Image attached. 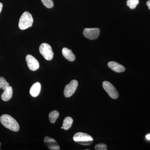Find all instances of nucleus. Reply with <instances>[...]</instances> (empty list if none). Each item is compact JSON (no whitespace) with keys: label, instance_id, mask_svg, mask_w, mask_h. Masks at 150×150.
<instances>
[{"label":"nucleus","instance_id":"nucleus-17","mask_svg":"<svg viewBox=\"0 0 150 150\" xmlns=\"http://www.w3.org/2000/svg\"><path fill=\"white\" fill-rule=\"evenodd\" d=\"M9 86V84L6 81L5 79L3 77H0V89L5 91Z\"/></svg>","mask_w":150,"mask_h":150},{"label":"nucleus","instance_id":"nucleus-13","mask_svg":"<svg viewBox=\"0 0 150 150\" xmlns=\"http://www.w3.org/2000/svg\"><path fill=\"white\" fill-rule=\"evenodd\" d=\"M13 96V88L11 86L4 91L1 96V98L4 101H8L11 99Z\"/></svg>","mask_w":150,"mask_h":150},{"label":"nucleus","instance_id":"nucleus-12","mask_svg":"<svg viewBox=\"0 0 150 150\" xmlns=\"http://www.w3.org/2000/svg\"><path fill=\"white\" fill-rule=\"evenodd\" d=\"M62 54L65 59L70 62H74L76 59L74 54H73L71 50H69L67 48H63Z\"/></svg>","mask_w":150,"mask_h":150},{"label":"nucleus","instance_id":"nucleus-20","mask_svg":"<svg viewBox=\"0 0 150 150\" xmlns=\"http://www.w3.org/2000/svg\"><path fill=\"white\" fill-rule=\"evenodd\" d=\"M147 6H148V8H149V9L150 10V0L148 1L146 3Z\"/></svg>","mask_w":150,"mask_h":150},{"label":"nucleus","instance_id":"nucleus-8","mask_svg":"<svg viewBox=\"0 0 150 150\" xmlns=\"http://www.w3.org/2000/svg\"><path fill=\"white\" fill-rule=\"evenodd\" d=\"M28 67L32 71H35L39 68V63L38 61L31 55H28L25 58Z\"/></svg>","mask_w":150,"mask_h":150},{"label":"nucleus","instance_id":"nucleus-1","mask_svg":"<svg viewBox=\"0 0 150 150\" xmlns=\"http://www.w3.org/2000/svg\"><path fill=\"white\" fill-rule=\"evenodd\" d=\"M0 121L3 126L11 131L17 132L19 130L20 126L17 121L10 115H2L0 117Z\"/></svg>","mask_w":150,"mask_h":150},{"label":"nucleus","instance_id":"nucleus-24","mask_svg":"<svg viewBox=\"0 0 150 150\" xmlns=\"http://www.w3.org/2000/svg\"><path fill=\"white\" fill-rule=\"evenodd\" d=\"M0 146H1V143H0Z\"/></svg>","mask_w":150,"mask_h":150},{"label":"nucleus","instance_id":"nucleus-6","mask_svg":"<svg viewBox=\"0 0 150 150\" xmlns=\"http://www.w3.org/2000/svg\"><path fill=\"white\" fill-rule=\"evenodd\" d=\"M78 86V82L76 80L71 81L69 83L65 86L64 90V95L65 97L71 96L76 90Z\"/></svg>","mask_w":150,"mask_h":150},{"label":"nucleus","instance_id":"nucleus-22","mask_svg":"<svg viewBox=\"0 0 150 150\" xmlns=\"http://www.w3.org/2000/svg\"><path fill=\"white\" fill-rule=\"evenodd\" d=\"M146 138L147 139L150 140V134H148V135H146Z\"/></svg>","mask_w":150,"mask_h":150},{"label":"nucleus","instance_id":"nucleus-9","mask_svg":"<svg viewBox=\"0 0 150 150\" xmlns=\"http://www.w3.org/2000/svg\"><path fill=\"white\" fill-rule=\"evenodd\" d=\"M44 143L50 150H60V147L56 140L51 137H45L44 139Z\"/></svg>","mask_w":150,"mask_h":150},{"label":"nucleus","instance_id":"nucleus-10","mask_svg":"<svg viewBox=\"0 0 150 150\" xmlns=\"http://www.w3.org/2000/svg\"><path fill=\"white\" fill-rule=\"evenodd\" d=\"M108 65L111 70L115 72H123L126 70V68H125V67L116 62H108Z\"/></svg>","mask_w":150,"mask_h":150},{"label":"nucleus","instance_id":"nucleus-18","mask_svg":"<svg viewBox=\"0 0 150 150\" xmlns=\"http://www.w3.org/2000/svg\"><path fill=\"white\" fill-rule=\"evenodd\" d=\"M43 5L48 8H51L54 6V2L52 0H41Z\"/></svg>","mask_w":150,"mask_h":150},{"label":"nucleus","instance_id":"nucleus-21","mask_svg":"<svg viewBox=\"0 0 150 150\" xmlns=\"http://www.w3.org/2000/svg\"><path fill=\"white\" fill-rule=\"evenodd\" d=\"M3 8V4L1 3H0V13H1V12Z\"/></svg>","mask_w":150,"mask_h":150},{"label":"nucleus","instance_id":"nucleus-14","mask_svg":"<svg viewBox=\"0 0 150 150\" xmlns=\"http://www.w3.org/2000/svg\"><path fill=\"white\" fill-rule=\"evenodd\" d=\"M73 119L71 117H67L64 119L63 126L65 130H68L71 127L73 123Z\"/></svg>","mask_w":150,"mask_h":150},{"label":"nucleus","instance_id":"nucleus-3","mask_svg":"<svg viewBox=\"0 0 150 150\" xmlns=\"http://www.w3.org/2000/svg\"><path fill=\"white\" fill-rule=\"evenodd\" d=\"M73 139L74 142L82 145H89L91 144L93 142L92 137L86 133L79 132L74 135Z\"/></svg>","mask_w":150,"mask_h":150},{"label":"nucleus","instance_id":"nucleus-23","mask_svg":"<svg viewBox=\"0 0 150 150\" xmlns=\"http://www.w3.org/2000/svg\"><path fill=\"white\" fill-rule=\"evenodd\" d=\"M62 129H64V127H63V126H62Z\"/></svg>","mask_w":150,"mask_h":150},{"label":"nucleus","instance_id":"nucleus-15","mask_svg":"<svg viewBox=\"0 0 150 150\" xmlns=\"http://www.w3.org/2000/svg\"><path fill=\"white\" fill-rule=\"evenodd\" d=\"M59 113L57 110H53L49 114V121L51 123H54L56 122L57 118H59Z\"/></svg>","mask_w":150,"mask_h":150},{"label":"nucleus","instance_id":"nucleus-7","mask_svg":"<svg viewBox=\"0 0 150 150\" xmlns=\"http://www.w3.org/2000/svg\"><path fill=\"white\" fill-rule=\"evenodd\" d=\"M100 33L98 28H86L84 29L83 34L85 37L90 40L97 39Z\"/></svg>","mask_w":150,"mask_h":150},{"label":"nucleus","instance_id":"nucleus-16","mask_svg":"<svg viewBox=\"0 0 150 150\" xmlns=\"http://www.w3.org/2000/svg\"><path fill=\"white\" fill-rule=\"evenodd\" d=\"M139 0H127L126 4L131 9H134L139 4Z\"/></svg>","mask_w":150,"mask_h":150},{"label":"nucleus","instance_id":"nucleus-19","mask_svg":"<svg viewBox=\"0 0 150 150\" xmlns=\"http://www.w3.org/2000/svg\"><path fill=\"white\" fill-rule=\"evenodd\" d=\"M95 149L96 150H107V147L105 144L101 143L96 145Z\"/></svg>","mask_w":150,"mask_h":150},{"label":"nucleus","instance_id":"nucleus-11","mask_svg":"<svg viewBox=\"0 0 150 150\" xmlns=\"http://www.w3.org/2000/svg\"><path fill=\"white\" fill-rule=\"evenodd\" d=\"M41 89V85L39 82H36L33 84L30 90V93L31 96L36 97L39 95Z\"/></svg>","mask_w":150,"mask_h":150},{"label":"nucleus","instance_id":"nucleus-5","mask_svg":"<svg viewBox=\"0 0 150 150\" xmlns=\"http://www.w3.org/2000/svg\"><path fill=\"white\" fill-rule=\"evenodd\" d=\"M103 87L111 98L114 99L118 98L119 96L118 92L115 87L110 82L107 81H105L103 83Z\"/></svg>","mask_w":150,"mask_h":150},{"label":"nucleus","instance_id":"nucleus-4","mask_svg":"<svg viewBox=\"0 0 150 150\" xmlns=\"http://www.w3.org/2000/svg\"><path fill=\"white\" fill-rule=\"evenodd\" d=\"M39 51L44 59L47 61H51L54 57V52L51 46L48 43L41 44L39 47Z\"/></svg>","mask_w":150,"mask_h":150},{"label":"nucleus","instance_id":"nucleus-2","mask_svg":"<svg viewBox=\"0 0 150 150\" xmlns=\"http://www.w3.org/2000/svg\"><path fill=\"white\" fill-rule=\"evenodd\" d=\"M33 22V18L31 14L25 11L22 15L19 21L18 26L21 30H25L32 26Z\"/></svg>","mask_w":150,"mask_h":150}]
</instances>
